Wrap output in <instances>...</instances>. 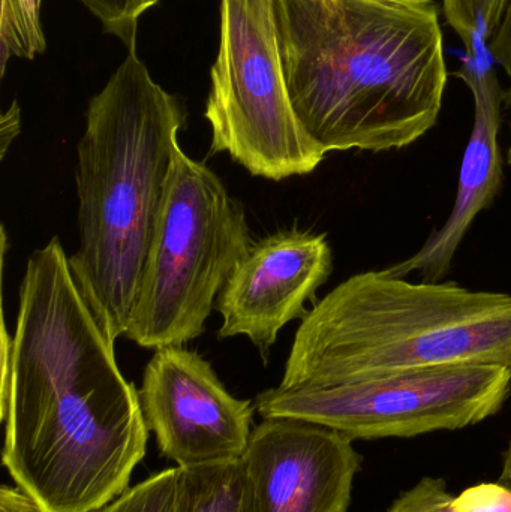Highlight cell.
I'll return each instance as SVG.
<instances>
[{"mask_svg":"<svg viewBox=\"0 0 511 512\" xmlns=\"http://www.w3.org/2000/svg\"><path fill=\"white\" fill-rule=\"evenodd\" d=\"M2 462L47 512H93L146 457L140 391L84 298L59 237L27 261L14 343H0Z\"/></svg>","mask_w":511,"mask_h":512,"instance_id":"obj_1","label":"cell"},{"mask_svg":"<svg viewBox=\"0 0 511 512\" xmlns=\"http://www.w3.org/2000/svg\"><path fill=\"white\" fill-rule=\"evenodd\" d=\"M294 113L326 153L404 149L443 108L435 0H273Z\"/></svg>","mask_w":511,"mask_h":512,"instance_id":"obj_2","label":"cell"},{"mask_svg":"<svg viewBox=\"0 0 511 512\" xmlns=\"http://www.w3.org/2000/svg\"><path fill=\"white\" fill-rule=\"evenodd\" d=\"M186 110L129 48L86 111L77 146L72 273L108 336L126 334Z\"/></svg>","mask_w":511,"mask_h":512,"instance_id":"obj_3","label":"cell"},{"mask_svg":"<svg viewBox=\"0 0 511 512\" xmlns=\"http://www.w3.org/2000/svg\"><path fill=\"white\" fill-rule=\"evenodd\" d=\"M456 364L511 370V295L365 271L303 316L279 387H332Z\"/></svg>","mask_w":511,"mask_h":512,"instance_id":"obj_4","label":"cell"},{"mask_svg":"<svg viewBox=\"0 0 511 512\" xmlns=\"http://www.w3.org/2000/svg\"><path fill=\"white\" fill-rule=\"evenodd\" d=\"M251 245L242 204L179 147L125 336L155 351L200 337Z\"/></svg>","mask_w":511,"mask_h":512,"instance_id":"obj_5","label":"cell"},{"mask_svg":"<svg viewBox=\"0 0 511 512\" xmlns=\"http://www.w3.org/2000/svg\"><path fill=\"white\" fill-rule=\"evenodd\" d=\"M204 119L212 132L210 152L227 153L261 179L308 176L326 158L294 113L273 0H221Z\"/></svg>","mask_w":511,"mask_h":512,"instance_id":"obj_6","label":"cell"},{"mask_svg":"<svg viewBox=\"0 0 511 512\" xmlns=\"http://www.w3.org/2000/svg\"><path fill=\"white\" fill-rule=\"evenodd\" d=\"M510 390L509 367L456 364L332 387L276 385L254 405L263 418L306 421L372 441L474 426L498 414Z\"/></svg>","mask_w":511,"mask_h":512,"instance_id":"obj_7","label":"cell"},{"mask_svg":"<svg viewBox=\"0 0 511 512\" xmlns=\"http://www.w3.org/2000/svg\"><path fill=\"white\" fill-rule=\"evenodd\" d=\"M141 408L159 451L177 468L239 462L254 432V402L234 397L209 361L183 346L156 349Z\"/></svg>","mask_w":511,"mask_h":512,"instance_id":"obj_8","label":"cell"},{"mask_svg":"<svg viewBox=\"0 0 511 512\" xmlns=\"http://www.w3.org/2000/svg\"><path fill=\"white\" fill-rule=\"evenodd\" d=\"M242 462L255 512H347L362 457L329 427L263 418Z\"/></svg>","mask_w":511,"mask_h":512,"instance_id":"obj_9","label":"cell"},{"mask_svg":"<svg viewBox=\"0 0 511 512\" xmlns=\"http://www.w3.org/2000/svg\"><path fill=\"white\" fill-rule=\"evenodd\" d=\"M333 254L326 234L279 231L252 243L219 294L218 339L246 336L264 360L288 322L327 282Z\"/></svg>","mask_w":511,"mask_h":512,"instance_id":"obj_10","label":"cell"},{"mask_svg":"<svg viewBox=\"0 0 511 512\" xmlns=\"http://www.w3.org/2000/svg\"><path fill=\"white\" fill-rule=\"evenodd\" d=\"M464 62L456 72L474 99V125L459 171L458 194L446 224L410 258L384 268V273L405 279L419 273L428 282L443 279L453 258L480 212L488 209L503 185L500 135L504 92L485 38L477 35L465 48Z\"/></svg>","mask_w":511,"mask_h":512,"instance_id":"obj_11","label":"cell"},{"mask_svg":"<svg viewBox=\"0 0 511 512\" xmlns=\"http://www.w3.org/2000/svg\"><path fill=\"white\" fill-rule=\"evenodd\" d=\"M176 512H255L242 460L179 468Z\"/></svg>","mask_w":511,"mask_h":512,"instance_id":"obj_12","label":"cell"},{"mask_svg":"<svg viewBox=\"0 0 511 512\" xmlns=\"http://www.w3.org/2000/svg\"><path fill=\"white\" fill-rule=\"evenodd\" d=\"M42 0H2L0 47L2 75L9 59L33 60L47 50L41 24Z\"/></svg>","mask_w":511,"mask_h":512,"instance_id":"obj_13","label":"cell"},{"mask_svg":"<svg viewBox=\"0 0 511 512\" xmlns=\"http://www.w3.org/2000/svg\"><path fill=\"white\" fill-rule=\"evenodd\" d=\"M179 468L164 469L93 512H176Z\"/></svg>","mask_w":511,"mask_h":512,"instance_id":"obj_14","label":"cell"},{"mask_svg":"<svg viewBox=\"0 0 511 512\" xmlns=\"http://www.w3.org/2000/svg\"><path fill=\"white\" fill-rule=\"evenodd\" d=\"M506 6L507 0H443V14L467 48L477 35L488 44Z\"/></svg>","mask_w":511,"mask_h":512,"instance_id":"obj_15","label":"cell"},{"mask_svg":"<svg viewBox=\"0 0 511 512\" xmlns=\"http://www.w3.org/2000/svg\"><path fill=\"white\" fill-rule=\"evenodd\" d=\"M98 18L105 32L119 38L128 48L137 44L138 23L161 0H78Z\"/></svg>","mask_w":511,"mask_h":512,"instance_id":"obj_16","label":"cell"},{"mask_svg":"<svg viewBox=\"0 0 511 512\" xmlns=\"http://www.w3.org/2000/svg\"><path fill=\"white\" fill-rule=\"evenodd\" d=\"M453 501L455 496L450 495L446 481L425 477L402 493L387 512H455Z\"/></svg>","mask_w":511,"mask_h":512,"instance_id":"obj_17","label":"cell"},{"mask_svg":"<svg viewBox=\"0 0 511 512\" xmlns=\"http://www.w3.org/2000/svg\"><path fill=\"white\" fill-rule=\"evenodd\" d=\"M455 512H511V490L504 484H479L453 501Z\"/></svg>","mask_w":511,"mask_h":512,"instance_id":"obj_18","label":"cell"},{"mask_svg":"<svg viewBox=\"0 0 511 512\" xmlns=\"http://www.w3.org/2000/svg\"><path fill=\"white\" fill-rule=\"evenodd\" d=\"M488 50L495 65H500L511 77V0H507L500 24L488 41Z\"/></svg>","mask_w":511,"mask_h":512,"instance_id":"obj_19","label":"cell"},{"mask_svg":"<svg viewBox=\"0 0 511 512\" xmlns=\"http://www.w3.org/2000/svg\"><path fill=\"white\" fill-rule=\"evenodd\" d=\"M0 512H47L20 487L0 489Z\"/></svg>","mask_w":511,"mask_h":512,"instance_id":"obj_20","label":"cell"},{"mask_svg":"<svg viewBox=\"0 0 511 512\" xmlns=\"http://www.w3.org/2000/svg\"><path fill=\"white\" fill-rule=\"evenodd\" d=\"M21 129V110L17 102L2 114L0 122V158H5L11 144L14 143Z\"/></svg>","mask_w":511,"mask_h":512,"instance_id":"obj_21","label":"cell"},{"mask_svg":"<svg viewBox=\"0 0 511 512\" xmlns=\"http://www.w3.org/2000/svg\"><path fill=\"white\" fill-rule=\"evenodd\" d=\"M500 483L511 490V444L507 448L503 459V472H501Z\"/></svg>","mask_w":511,"mask_h":512,"instance_id":"obj_22","label":"cell"},{"mask_svg":"<svg viewBox=\"0 0 511 512\" xmlns=\"http://www.w3.org/2000/svg\"><path fill=\"white\" fill-rule=\"evenodd\" d=\"M510 98H511V93H510ZM509 161H510V164H511V147H510V150H509Z\"/></svg>","mask_w":511,"mask_h":512,"instance_id":"obj_23","label":"cell"}]
</instances>
